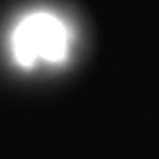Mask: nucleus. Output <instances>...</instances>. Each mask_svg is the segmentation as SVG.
I'll return each instance as SVG.
<instances>
[{
	"mask_svg": "<svg viewBox=\"0 0 159 159\" xmlns=\"http://www.w3.org/2000/svg\"><path fill=\"white\" fill-rule=\"evenodd\" d=\"M73 33L60 16L31 11L18 20L11 31V57L18 66L33 69L38 62L64 64L71 53Z\"/></svg>",
	"mask_w": 159,
	"mask_h": 159,
	"instance_id": "f257e3e1",
	"label": "nucleus"
}]
</instances>
